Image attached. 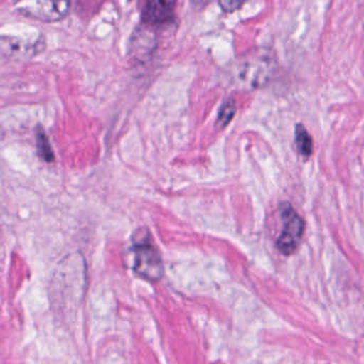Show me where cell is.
<instances>
[{
  "mask_svg": "<svg viewBox=\"0 0 364 364\" xmlns=\"http://www.w3.org/2000/svg\"><path fill=\"white\" fill-rule=\"evenodd\" d=\"M130 254L132 269L136 275L149 282H158L164 277L161 255L146 228L138 229L134 232Z\"/></svg>",
  "mask_w": 364,
  "mask_h": 364,
  "instance_id": "1",
  "label": "cell"
},
{
  "mask_svg": "<svg viewBox=\"0 0 364 364\" xmlns=\"http://www.w3.org/2000/svg\"><path fill=\"white\" fill-rule=\"evenodd\" d=\"M282 232L277 240V247L286 256L294 254L299 248L305 231V222L289 203L280 205Z\"/></svg>",
  "mask_w": 364,
  "mask_h": 364,
  "instance_id": "2",
  "label": "cell"
},
{
  "mask_svg": "<svg viewBox=\"0 0 364 364\" xmlns=\"http://www.w3.org/2000/svg\"><path fill=\"white\" fill-rule=\"evenodd\" d=\"M239 78L242 82L250 87L264 85L273 74L275 62L267 53H259L252 58H246L240 63Z\"/></svg>",
  "mask_w": 364,
  "mask_h": 364,
  "instance_id": "3",
  "label": "cell"
},
{
  "mask_svg": "<svg viewBox=\"0 0 364 364\" xmlns=\"http://www.w3.org/2000/svg\"><path fill=\"white\" fill-rule=\"evenodd\" d=\"M68 8L70 0H29L21 9L34 18L55 21L65 16Z\"/></svg>",
  "mask_w": 364,
  "mask_h": 364,
  "instance_id": "4",
  "label": "cell"
},
{
  "mask_svg": "<svg viewBox=\"0 0 364 364\" xmlns=\"http://www.w3.org/2000/svg\"><path fill=\"white\" fill-rule=\"evenodd\" d=\"M177 0H145L142 19L151 25H161L172 21Z\"/></svg>",
  "mask_w": 364,
  "mask_h": 364,
  "instance_id": "5",
  "label": "cell"
},
{
  "mask_svg": "<svg viewBox=\"0 0 364 364\" xmlns=\"http://www.w3.org/2000/svg\"><path fill=\"white\" fill-rule=\"evenodd\" d=\"M0 49H4L8 55L16 57L34 55V47L23 45V41L18 38H0Z\"/></svg>",
  "mask_w": 364,
  "mask_h": 364,
  "instance_id": "6",
  "label": "cell"
},
{
  "mask_svg": "<svg viewBox=\"0 0 364 364\" xmlns=\"http://www.w3.org/2000/svg\"><path fill=\"white\" fill-rule=\"evenodd\" d=\"M295 142L297 151L304 158H309L314 153V142L305 126L299 124L295 128Z\"/></svg>",
  "mask_w": 364,
  "mask_h": 364,
  "instance_id": "7",
  "label": "cell"
},
{
  "mask_svg": "<svg viewBox=\"0 0 364 364\" xmlns=\"http://www.w3.org/2000/svg\"><path fill=\"white\" fill-rule=\"evenodd\" d=\"M36 147L40 157L46 162L53 161V153L49 143L48 136L45 134L42 128H38L36 132Z\"/></svg>",
  "mask_w": 364,
  "mask_h": 364,
  "instance_id": "8",
  "label": "cell"
},
{
  "mask_svg": "<svg viewBox=\"0 0 364 364\" xmlns=\"http://www.w3.org/2000/svg\"><path fill=\"white\" fill-rule=\"evenodd\" d=\"M235 102L233 100H227L222 108L220 109L218 112V123L220 124L222 127L226 126L227 124L230 123L232 117H235Z\"/></svg>",
  "mask_w": 364,
  "mask_h": 364,
  "instance_id": "9",
  "label": "cell"
},
{
  "mask_svg": "<svg viewBox=\"0 0 364 364\" xmlns=\"http://www.w3.org/2000/svg\"><path fill=\"white\" fill-rule=\"evenodd\" d=\"M218 1L223 11L232 13L241 8L244 0H218Z\"/></svg>",
  "mask_w": 364,
  "mask_h": 364,
  "instance_id": "10",
  "label": "cell"
},
{
  "mask_svg": "<svg viewBox=\"0 0 364 364\" xmlns=\"http://www.w3.org/2000/svg\"><path fill=\"white\" fill-rule=\"evenodd\" d=\"M191 1L196 2V4H199V2L203 1V0H191Z\"/></svg>",
  "mask_w": 364,
  "mask_h": 364,
  "instance_id": "11",
  "label": "cell"
}]
</instances>
